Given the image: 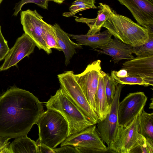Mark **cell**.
Masks as SVG:
<instances>
[{
    "mask_svg": "<svg viewBox=\"0 0 153 153\" xmlns=\"http://www.w3.org/2000/svg\"><path fill=\"white\" fill-rule=\"evenodd\" d=\"M69 37L75 40L81 45L88 46L93 48L105 45L111 39V33L107 30L94 34H68Z\"/></svg>",
    "mask_w": 153,
    "mask_h": 153,
    "instance_id": "cell-18",
    "label": "cell"
},
{
    "mask_svg": "<svg viewBox=\"0 0 153 153\" xmlns=\"http://www.w3.org/2000/svg\"><path fill=\"white\" fill-rule=\"evenodd\" d=\"M101 65V61L98 59L89 64L82 72L75 74L76 81L91 107L96 114L97 108L95 96L99 77L102 71Z\"/></svg>",
    "mask_w": 153,
    "mask_h": 153,
    "instance_id": "cell-8",
    "label": "cell"
},
{
    "mask_svg": "<svg viewBox=\"0 0 153 153\" xmlns=\"http://www.w3.org/2000/svg\"><path fill=\"white\" fill-rule=\"evenodd\" d=\"M56 32L58 45L65 56V63L68 65L72 57L76 53V49L82 48V46L73 42L68 34L65 32L59 25L55 24L53 25Z\"/></svg>",
    "mask_w": 153,
    "mask_h": 153,
    "instance_id": "cell-17",
    "label": "cell"
},
{
    "mask_svg": "<svg viewBox=\"0 0 153 153\" xmlns=\"http://www.w3.org/2000/svg\"><path fill=\"white\" fill-rule=\"evenodd\" d=\"M102 27L107 29L112 36L122 42L136 47L149 39L147 29L125 16L111 10L109 16Z\"/></svg>",
    "mask_w": 153,
    "mask_h": 153,
    "instance_id": "cell-2",
    "label": "cell"
},
{
    "mask_svg": "<svg viewBox=\"0 0 153 153\" xmlns=\"http://www.w3.org/2000/svg\"><path fill=\"white\" fill-rule=\"evenodd\" d=\"M45 39L49 49L54 48L62 51L58 43L56 32L53 25L46 22L45 24Z\"/></svg>",
    "mask_w": 153,
    "mask_h": 153,
    "instance_id": "cell-25",
    "label": "cell"
},
{
    "mask_svg": "<svg viewBox=\"0 0 153 153\" xmlns=\"http://www.w3.org/2000/svg\"><path fill=\"white\" fill-rule=\"evenodd\" d=\"M36 45L34 41L25 33L17 39L14 46L10 49L0 67V71L8 69L17 64L26 56L32 53Z\"/></svg>",
    "mask_w": 153,
    "mask_h": 153,
    "instance_id": "cell-12",
    "label": "cell"
},
{
    "mask_svg": "<svg viewBox=\"0 0 153 153\" xmlns=\"http://www.w3.org/2000/svg\"><path fill=\"white\" fill-rule=\"evenodd\" d=\"M97 17L89 19L81 17L75 19L76 21L85 23L89 27L88 34H94L99 32L104 23L107 19L112 9L110 6L102 3H99Z\"/></svg>",
    "mask_w": 153,
    "mask_h": 153,
    "instance_id": "cell-16",
    "label": "cell"
},
{
    "mask_svg": "<svg viewBox=\"0 0 153 153\" xmlns=\"http://www.w3.org/2000/svg\"><path fill=\"white\" fill-rule=\"evenodd\" d=\"M147 100L144 93H130L119 102L118 111L119 125H127L144 109Z\"/></svg>",
    "mask_w": 153,
    "mask_h": 153,
    "instance_id": "cell-11",
    "label": "cell"
},
{
    "mask_svg": "<svg viewBox=\"0 0 153 153\" xmlns=\"http://www.w3.org/2000/svg\"><path fill=\"white\" fill-rule=\"evenodd\" d=\"M130 11L140 25L153 24V0H117Z\"/></svg>",
    "mask_w": 153,
    "mask_h": 153,
    "instance_id": "cell-13",
    "label": "cell"
},
{
    "mask_svg": "<svg viewBox=\"0 0 153 153\" xmlns=\"http://www.w3.org/2000/svg\"><path fill=\"white\" fill-rule=\"evenodd\" d=\"M95 0H75L69 8V12H64L63 16L67 17H76L78 13L90 9L97 8L95 5Z\"/></svg>",
    "mask_w": 153,
    "mask_h": 153,
    "instance_id": "cell-22",
    "label": "cell"
},
{
    "mask_svg": "<svg viewBox=\"0 0 153 153\" xmlns=\"http://www.w3.org/2000/svg\"><path fill=\"white\" fill-rule=\"evenodd\" d=\"M148 40L144 43L136 47H132L133 53L138 56L153 55V34H149Z\"/></svg>",
    "mask_w": 153,
    "mask_h": 153,
    "instance_id": "cell-26",
    "label": "cell"
},
{
    "mask_svg": "<svg viewBox=\"0 0 153 153\" xmlns=\"http://www.w3.org/2000/svg\"><path fill=\"white\" fill-rule=\"evenodd\" d=\"M117 75L120 77H124L128 76L127 71L125 69H122L117 71H116Z\"/></svg>",
    "mask_w": 153,
    "mask_h": 153,
    "instance_id": "cell-33",
    "label": "cell"
},
{
    "mask_svg": "<svg viewBox=\"0 0 153 153\" xmlns=\"http://www.w3.org/2000/svg\"><path fill=\"white\" fill-rule=\"evenodd\" d=\"M153 153V140L139 134L137 143L130 153Z\"/></svg>",
    "mask_w": 153,
    "mask_h": 153,
    "instance_id": "cell-24",
    "label": "cell"
},
{
    "mask_svg": "<svg viewBox=\"0 0 153 153\" xmlns=\"http://www.w3.org/2000/svg\"><path fill=\"white\" fill-rule=\"evenodd\" d=\"M61 88L68 98L80 110L87 119L96 124L98 118L76 81L72 71L57 75Z\"/></svg>",
    "mask_w": 153,
    "mask_h": 153,
    "instance_id": "cell-5",
    "label": "cell"
},
{
    "mask_svg": "<svg viewBox=\"0 0 153 153\" xmlns=\"http://www.w3.org/2000/svg\"><path fill=\"white\" fill-rule=\"evenodd\" d=\"M105 91L108 103L110 106L114 98L118 83L114 81L108 74L104 72Z\"/></svg>",
    "mask_w": 153,
    "mask_h": 153,
    "instance_id": "cell-27",
    "label": "cell"
},
{
    "mask_svg": "<svg viewBox=\"0 0 153 153\" xmlns=\"http://www.w3.org/2000/svg\"><path fill=\"white\" fill-rule=\"evenodd\" d=\"M66 145L74 147L78 153L110 152L100 137L96 124L68 137L61 146Z\"/></svg>",
    "mask_w": 153,
    "mask_h": 153,
    "instance_id": "cell-6",
    "label": "cell"
},
{
    "mask_svg": "<svg viewBox=\"0 0 153 153\" xmlns=\"http://www.w3.org/2000/svg\"><path fill=\"white\" fill-rule=\"evenodd\" d=\"M10 153H38L36 142L27 136H20L9 145Z\"/></svg>",
    "mask_w": 153,
    "mask_h": 153,
    "instance_id": "cell-20",
    "label": "cell"
},
{
    "mask_svg": "<svg viewBox=\"0 0 153 153\" xmlns=\"http://www.w3.org/2000/svg\"><path fill=\"white\" fill-rule=\"evenodd\" d=\"M20 21L25 33L34 41L39 49H42L48 54L52 53L45 41V24L43 17L35 10L27 9L20 13Z\"/></svg>",
    "mask_w": 153,
    "mask_h": 153,
    "instance_id": "cell-7",
    "label": "cell"
},
{
    "mask_svg": "<svg viewBox=\"0 0 153 153\" xmlns=\"http://www.w3.org/2000/svg\"><path fill=\"white\" fill-rule=\"evenodd\" d=\"M122 68L128 76L145 79L153 83V55L137 56L123 62Z\"/></svg>",
    "mask_w": 153,
    "mask_h": 153,
    "instance_id": "cell-14",
    "label": "cell"
},
{
    "mask_svg": "<svg viewBox=\"0 0 153 153\" xmlns=\"http://www.w3.org/2000/svg\"><path fill=\"white\" fill-rule=\"evenodd\" d=\"M111 78L118 84L121 85H143L145 86L149 85L153 86L152 83L145 79L136 77L130 76L120 77L118 76L115 71H111Z\"/></svg>",
    "mask_w": 153,
    "mask_h": 153,
    "instance_id": "cell-23",
    "label": "cell"
},
{
    "mask_svg": "<svg viewBox=\"0 0 153 153\" xmlns=\"http://www.w3.org/2000/svg\"><path fill=\"white\" fill-rule=\"evenodd\" d=\"M48 1L46 0H21L16 4L13 9L14 11L13 15L17 16L21 11L22 7L25 4L28 3H34L41 8L48 9Z\"/></svg>",
    "mask_w": 153,
    "mask_h": 153,
    "instance_id": "cell-28",
    "label": "cell"
},
{
    "mask_svg": "<svg viewBox=\"0 0 153 153\" xmlns=\"http://www.w3.org/2000/svg\"><path fill=\"white\" fill-rule=\"evenodd\" d=\"M3 0H0V4H1V2H2V1Z\"/></svg>",
    "mask_w": 153,
    "mask_h": 153,
    "instance_id": "cell-35",
    "label": "cell"
},
{
    "mask_svg": "<svg viewBox=\"0 0 153 153\" xmlns=\"http://www.w3.org/2000/svg\"><path fill=\"white\" fill-rule=\"evenodd\" d=\"M94 51L111 56L115 63L123 59L130 60L134 58L132 47L124 43L114 37L105 45L93 48Z\"/></svg>",
    "mask_w": 153,
    "mask_h": 153,
    "instance_id": "cell-15",
    "label": "cell"
},
{
    "mask_svg": "<svg viewBox=\"0 0 153 153\" xmlns=\"http://www.w3.org/2000/svg\"><path fill=\"white\" fill-rule=\"evenodd\" d=\"M53 149L55 153H78L75 147L69 145L64 146Z\"/></svg>",
    "mask_w": 153,
    "mask_h": 153,
    "instance_id": "cell-31",
    "label": "cell"
},
{
    "mask_svg": "<svg viewBox=\"0 0 153 153\" xmlns=\"http://www.w3.org/2000/svg\"><path fill=\"white\" fill-rule=\"evenodd\" d=\"M39 138L36 142L55 149L68 137L69 128L67 121L60 113L48 109L40 116L36 124Z\"/></svg>",
    "mask_w": 153,
    "mask_h": 153,
    "instance_id": "cell-3",
    "label": "cell"
},
{
    "mask_svg": "<svg viewBox=\"0 0 153 153\" xmlns=\"http://www.w3.org/2000/svg\"><path fill=\"white\" fill-rule=\"evenodd\" d=\"M44 111L42 103L32 93L11 87L0 97V137L27 135Z\"/></svg>",
    "mask_w": 153,
    "mask_h": 153,
    "instance_id": "cell-1",
    "label": "cell"
},
{
    "mask_svg": "<svg viewBox=\"0 0 153 153\" xmlns=\"http://www.w3.org/2000/svg\"><path fill=\"white\" fill-rule=\"evenodd\" d=\"M123 87V85L118 84L109 113L103 120H98L96 124L98 133L108 148L114 140L119 126L118 108Z\"/></svg>",
    "mask_w": 153,
    "mask_h": 153,
    "instance_id": "cell-10",
    "label": "cell"
},
{
    "mask_svg": "<svg viewBox=\"0 0 153 153\" xmlns=\"http://www.w3.org/2000/svg\"><path fill=\"white\" fill-rule=\"evenodd\" d=\"M104 72L102 71L99 76L98 85L95 94L97 115L98 120L104 119L109 113L111 108L107 102L105 91Z\"/></svg>",
    "mask_w": 153,
    "mask_h": 153,
    "instance_id": "cell-19",
    "label": "cell"
},
{
    "mask_svg": "<svg viewBox=\"0 0 153 153\" xmlns=\"http://www.w3.org/2000/svg\"><path fill=\"white\" fill-rule=\"evenodd\" d=\"M138 120L139 134L153 140V113H148L143 109L138 114Z\"/></svg>",
    "mask_w": 153,
    "mask_h": 153,
    "instance_id": "cell-21",
    "label": "cell"
},
{
    "mask_svg": "<svg viewBox=\"0 0 153 153\" xmlns=\"http://www.w3.org/2000/svg\"><path fill=\"white\" fill-rule=\"evenodd\" d=\"M48 1H53L56 3L58 4H61L65 0H46Z\"/></svg>",
    "mask_w": 153,
    "mask_h": 153,
    "instance_id": "cell-34",
    "label": "cell"
},
{
    "mask_svg": "<svg viewBox=\"0 0 153 153\" xmlns=\"http://www.w3.org/2000/svg\"><path fill=\"white\" fill-rule=\"evenodd\" d=\"M36 143L38 153H55L53 149L43 144L37 142Z\"/></svg>",
    "mask_w": 153,
    "mask_h": 153,
    "instance_id": "cell-32",
    "label": "cell"
},
{
    "mask_svg": "<svg viewBox=\"0 0 153 153\" xmlns=\"http://www.w3.org/2000/svg\"><path fill=\"white\" fill-rule=\"evenodd\" d=\"M138 115L127 125L118 126L114 140L108 148L110 152L130 153L137 143L139 134Z\"/></svg>",
    "mask_w": 153,
    "mask_h": 153,
    "instance_id": "cell-9",
    "label": "cell"
},
{
    "mask_svg": "<svg viewBox=\"0 0 153 153\" xmlns=\"http://www.w3.org/2000/svg\"><path fill=\"white\" fill-rule=\"evenodd\" d=\"M9 50L7 42L2 33L0 25V61L4 59Z\"/></svg>",
    "mask_w": 153,
    "mask_h": 153,
    "instance_id": "cell-29",
    "label": "cell"
},
{
    "mask_svg": "<svg viewBox=\"0 0 153 153\" xmlns=\"http://www.w3.org/2000/svg\"><path fill=\"white\" fill-rule=\"evenodd\" d=\"M45 103L47 109L57 111L65 118L69 126L68 136L95 124L87 119L61 88Z\"/></svg>",
    "mask_w": 153,
    "mask_h": 153,
    "instance_id": "cell-4",
    "label": "cell"
},
{
    "mask_svg": "<svg viewBox=\"0 0 153 153\" xmlns=\"http://www.w3.org/2000/svg\"><path fill=\"white\" fill-rule=\"evenodd\" d=\"M9 138L0 137V153H10Z\"/></svg>",
    "mask_w": 153,
    "mask_h": 153,
    "instance_id": "cell-30",
    "label": "cell"
}]
</instances>
